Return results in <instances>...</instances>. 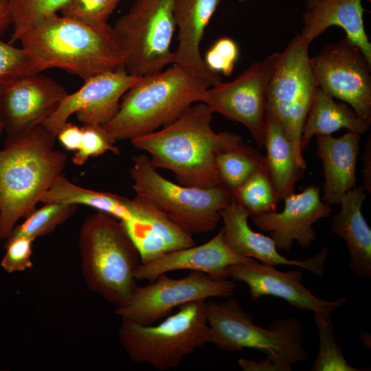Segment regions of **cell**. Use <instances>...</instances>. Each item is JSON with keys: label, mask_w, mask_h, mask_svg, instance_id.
<instances>
[{"label": "cell", "mask_w": 371, "mask_h": 371, "mask_svg": "<svg viewBox=\"0 0 371 371\" xmlns=\"http://www.w3.org/2000/svg\"><path fill=\"white\" fill-rule=\"evenodd\" d=\"M232 196L251 216L276 211L279 202L267 168L253 173Z\"/></svg>", "instance_id": "obj_32"}, {"label": "cell", "mask_w": 371, "mask_h": 371, "mask_svg": "<svg viewBox=\"0 0 371 371\" xmlns=\"http://www.w3.org/2000/svg\"><path fill=\"white\" fill-rule=\"evenodd\" d=\"M3 87V86L0 85V94H1ZM3 130H4L3 125L1 117H0V136H1V135Z\"/></svg>", "instance_id": "obj_42"}, {"label": "cell", "mask_w": 371, "mask_h": 371, "mask_svg": "<svg viewBox=\"0 0 371 371\" xmlns=\"http://www.w3.org/2000/svg\"><path fill=\"white\" fill-rule=\"evenodd\" d=\"M39 74L23 77L3 87L0 117L8 134L41 124L69 93L60 84Z\"/></svg>", "instance_id": "obj_15"}, {"label": "cell", "mask_w": 371, "mask_h": 371, "mask_svg": "<svg viewBox=\"0 0 371 371\" xmlns=\"http://www.w3.org/2000/svg\"><path fill=\"white\" fill-rule=\"evenodd\" d=\"M229 274L234 281L248 286L252 301L263 296H273L284 300L295 308L313 313H331L347 301L346 297L332 301L317 297L302 283L303 276L300 270L281 271L275 266L258 262L254 258L229 267Z\"/></svg>", "instance_id": "obj_14"}, {"label": "cell", "mask_w": 371, "mask_h": 371, "mask_svg": "<svg viewBox=\"0 0 371 371\" xmlns=\"http://www.w3.org/2000/svg\"><path fill=\"white\" fill-rule=\"evenodd\" d=\"M216 166L225 186L234 195L255 172L267 168L265 158L238 136L216 155Z\"/></svg>", "instance_id": "obj_28"}, {"label": "cell", "mask_w": 371, "mask_h": 371, "mask_svg": "<svg viewBox=\"0 0 371 371\" xmlns=\"http://www.w3.org/2000/svg\"><path fill=\"white\" fill-rule=\"evenodd\" d=\"M12 25V18L8 8L0 0V35Z\"/></svg>", "instance_id": "obj_41"}, {"label": "cell", "mask_w": 371, "mask_h": 371, "mask_svg": "<svg viewBox=\"0 0 371 371\" xmlns=\"http://www.w3.org/2000/svg\"><path fill=\"white\" fill-rule=\"evenodd\" d=\"M1 237H0V241H1Z\"/></svg>", "instance_id": "obj_43"}, {"label": "cell", "mask_w": 371, "mask_h": 371, "mask_svg": "<svg viewBox=\"0 0 371 371\" xmlns=\"http://www.w3.org/2000/svg\"><path fill=\"white\" fill-rule=\"evenodd\" d=\"M212 115L205 104L196 102L164 128L131 142L149 154L155 168L171 170L181 185L203 188L221 185L216 155L238 135L215 133Z\"/></svg>", "instance_id": "obj_2"}, {"label": "cell", "mask_w": 371, "mask_h": 371, "mask_svg": "<svg viewBox=\"0 0 371 371\" xmlns=\"http://www.w3.org/2000/svg\"><path fill=\"white\" fill-rule=\"evenodd\" d=\"M205 300L179 306L157 325L122 319L119 339L130 359L159 370L178 368L185 356L210 343Z\"/></svg>", "instance_id": "obj_7"}, {"label": "cell", "mask_w": 371, "mask_h": 371, "mask_svg": "<svg viewBox=\"0 0 371 371\" xmlns=\"http://www.w3.org/2000/svg\"><path fill=\"white\" fill-rule=\"evenodd\" d=\"M37 74L23 47H16L0 38V85Z\"/></svg>", "instance_id": "obj_35"}, {"label": "cell", "mask_w": 371, "mask_h": 371, "mask_svg": "<svg viewBox=\"0 0 371 371\" xmlns=\"http://www.w3.org/2000/svg\"><path fill=\"white\" fill-rule=\"evenodd\" d=\"M236 287L233 280H214L201 271H191L181 278L166 273L149 284L135 289L131 298L115 313L122 319L150 325L170 313L174 308L197 300L233 295Z\"/></svg>", "instance_id": "obj_11"}, {"label": "cell", "mask_w": 371, "mask_h": 371, "mask_svg": "<svg viewBox=\"0 0 371 371\" xmlns=\"http://www.w3.org/2000/svg\"><path fill=\"white\" fill-rule=\"evenodd\" d=\"M280 52L251 63L234 80L210 87L201 102L210 110L244 125L260 149L265 145L267 93Z\"/></svg>", "instance_id": "obj_10"}, {"label": "cell", "mask_w": 371, "mask_h": 371, "mask_svg": "<svg viewBox=\"0 0 371 371\" xmlns=\"http://www.w3.org/2000/svg\"><path fill=\"white\" fill-rule=\"evenodd\" d=\"M310 44L297 34L280 52L269 80L266 111L277 117L284 128L291 103L305 89L317 82L310 64Z\"/></svg>", "instance_id": "obj_20"}, {"label": "cell", "mask_w": 371, "mask_h": 371, "mask_svg": "<svg viewBox=\"0 0 371 371\" xmlns=\"http://www.w3.org/2000/svg\"><path fill=\"white\" fill-rule=\"evenodd\" d=\"M234 252L223 238V228L210 240L200 245L176 250L146 264H140L135 272L137 280L150 282L172 271H201L214 280L229 278V267L249 260Z\"/></svg>", "instance_id": "obj_19"}, {"label": "cell", "mask_w": 371, "mask_h": 371, "mask_svg": "<svg viewBox=\"0 0 371 371\" xmlns=\"http://www.w3.org/2000/svg\"><path fill=\"white\" fill-rule=\"evenodd\" d=\"M122 0H69L61 15L93 27H102Z\"/></svg>", "instance_id": "obj_33"}, {"label": "cell", "mask_w": 371, "mask_h": 371, "mask_svg": "<svg viewBox=\"0 0 371 371\" xmlns=\"http://www.w3.org/2000/svg\"><path fill=\"white\" fill-rule=\"evenodd\" d=\"M1 266L8 273L21 272L32 267V245L34 240L25 236L7 238Z\"/></svg>", "instance_id": "obj_37"}, {"label": "cell", "mask_w": 371, "mask_h": 371, "mask_svg": "<svg viewBox=\"0 0 371 371\" xmlns=\"http://www.w3.org/2000/svg\"><path fill=\"white\" fill-rule=\"evenodd\" d=\"M141 77L128 74L124 67L93 76L68 93L41 124L56 136L74 113L83 124L103 126L115 116L123 95Z\"/></svg>", "instance_id": "obj_13"}, {"label": "cell", "mask_w": 371, "mask_h": 371, "mask_svg": "<svg viewBox=\"0 0 371 371\" xmlns=\"http://www.w3.org/2000/svg\"><path fill=\"white\" fill-rule=\"evenodd\" d=\"M210 343L229 352L252 348L265 352L281 371L309 357L303 347L301 323L295 318L277 319L268 328L254 323L253 315L232 298L223 302L210 301L205 305Z\"/></svg>", "instance_id": "obj_6"}, {"label": "cell", "mask_w": 371, "mask_h": 371, "mask_svg": "<svg viewBox=\"0 0 371 371\" xmlns=\"http://www.w3.org/2000/svg\"><path fill=\"white\" fill-rule=\"evenodd\" d=\"M56 139L67 150L77 151L82 139V128L67 122L56 134Z\"/></svg>", "instance_id": "obj_38"}, {"label": "cell", "mask_w": 371, "mask_h": 371, "mask_svg": "<svg viewBox=\"0 0 371 371\" xmlns=\"http://www.w3.org/2000/svg\"><path fill=\"white\" fill-rule=\"evenodd\" d=\"M360 135L350 131L339 138L315 135L317 155L324 168L322 199L329 205L339 204L344 195L355 188Z\"/></svg>", "instance_id": "obj_23"}, {"label": "cell", "mask_w": 371, "mask_h": 371, "mask_svg": "<svg viewBox=\"0 0 371 371\" xmlns=\"http://www.w3.org/2000/svg\"><path fill=\"white\" fill-rule=\"evenodd\" d=\"M133 161L130 175L136 196L154 204L190 234L216 229L221 210L232 198L225 186L203 188L176 184L161 176L145 154L133 157Z\"/></svg>", "instance_id": "obj_8"}, {"label": "cell", "mask_w": 371, "mask_h": 371, "mask_svg": "<svg viewBox=\"0 0 371 371\" xmlns=\"http://www.w3.org/2000/svg\"><path fill=\"white\" fill-rule=\"evenodd\" d=\"M78 245L89 289L116 308L126 304L137 286L135 275L140 257L121 221L99 211L88 216Z\"/></svg>", "instance_id": "obj_5"}, {"label": "cell", "mask_w": 371, "mask_h": 371, "mask_svg": "<svg viewBox=\"0 0 371 371\" xmlns=\"http://www.w3.org/2000/svg\"><path fill=\"white\" fill-rule=\"evenodd\" d=\"M362 159V177L363 187L368 192H371V140L368 137L364 146Z\"/></svg>", "instance_id": "obj_40"}, {"label": "cell", "mask_w": 371, "mask_h": 371, "mask_svg": "<svg viewBox=\"0 0 371 371\" xmlns=\"http://www.w3.org/2000/svg\"><path fill=\"white\" fill-rule=\"evenodd\" d=\"M75 204L49 202L34 209L20 225H16L8 238L25 236L36 239L53 232L70 218L77 210Z\"/></svg>", "instance_id": "obj_29"}, {"label": "cell", "mask_w": 371, "mask_h": 371, "mask_svg": "<svg viewBox=\"0 0 371 371\" xmlns=\"http://www.w3.org/2000/svg\"><path fill=\"white\" fill-rule=\"evenodd\" d=\"M310 64L318 87L371 124V63L346 37L324 46Z\"/></svg>", "instance_id": "obj_12"}, {"label": "cell", "mask_w": 371, "mask_h": 371, "mask_svg": "<svg viewBox=\"0 0 371 371\" xmlns=\"http://www.w3.org/2000/svg\"><path fill=\"white\" fill-rule=\"evenodd\" d=\"M223 221V238L227 245L238 255L258 260L260 262L276 266L284 265L304 269L317 276L324 274L329 252L322 247L315 256L304 260H291L280 254L274 241L254 231L248 223L249 212L232 196L229 204L220 212Z\"/></svg>", "instance_id": "obj_17"}, {"label": "cell", "mask_w": 371, "mask_h": 371, "mask_svg": "<svg viewBox=\"0 0 371 371\" xmlns=\"http://www.w3.org/2000/svg\"><path fill=\"white\" fill-rule=\"evenodd\" d=\"M175 0H135L117 19L114 34L131 75L144 76L172 64Z\"/></svg>", "instance_id": "obj_9"}, {"label": "cell", "mask_w": 371, "mask_h": 371, "mask_svg": "<svg viewBox=\"0 0 371 371\" xmlns=\"http://www.w3.org/2000/svg\"><path fill=\"white\" fill-rule=\"evenodd\" d=\"M131 201L132 216L121 222L139 253L140 264L195 245L192 234L154 204L136 195Z\"/></svg>", "instance_id": "obj_18"}, {"label": "cell", "mask_w": 371, "mask_h": 371, "mask_svg": "<svg viewBox=\"0 0 371 371\" xmlns=\"http://www.w3.org/2000/svg\"><path fill=\"white\" fill-rule=\"evenodd\" d=\"M220 3L221 0H175L174 8L178 45L173 52L172 64L200 76L212 86L222 79L206 65L199 48Z\"/></svg>", "instance_id": "obj_21"}, {"label": "cell", "mask_w": 371, "mask_h": 371, "mask_svg": "<svg viewBox=\"0 0 371 371\" xmlns=\"http://www.w3.org/2000/svg\"><path fill=\"white\" fill-rule=\"evenodd\" d=\"M238 363L244 371H281V369L269 359L256 361L247 359H239Z\"/></svg>", "instance_id": "obj_39"}, {"label": "cell", "mask_w": 371, "mask_h": 371, "mask_svg": "<svg viewBox=\"0 0 371 371\" xmlns=\"http://www.w3.org/2000/svg\"><path fill=\"white\" fill-rule=\"evenodd\" d=\"M212 85L203 78L173 65L142 76L123 95L118 111L104 128L115 142L155 131L201 102Z\"/></svg>", "instance_id": "obj_4"}, {"label": "cell", "mask_w": 371, "mask_h": 371, "mask_svg": "<svg viewBox=\"0 0 371 371\" xmlns=\"http://www.w3.org/2000/svg\"><path fill=\"white\" fill-rule=\"evenodd\" d=\"M370 126L349 104L335 102L317 87L303 126L300 148L303 152L317 135H331L341 128L362 135L368 131Z\"/></svg>", "instance_id": "obj_26"}, {"label": "cell", "mask_w": 371, "mask_h": 371, "mask_svg": "<svg viewBox=\"0 0 371 371\" xmlns=\"http://www.w3.org/2000/svg\"><path fill=\"white\" fill-rule=\"evenodd\" d=\"M36 73L58 68L84 81L124 67L113 27H93L60 16L45 18L19 40Z\"/></svg>", "instance_id": "obj_3"}, {"label": "cell", "mask_w": 371, "mask_h": 371, "mask_svg": "<svg viewBox=\"0 0 371 371\" xmlns=\"http://www.w3.org/2000/svg\"><path fill=\"white\" fill-rule=\"evenodd\" d=\"M363 1L306 0L302 13L304 25L300 34L311 43L328 28L339 27L371 63V43L363 22Z\"/></svg>", "instance_id": "obj_22"}, {"label": "cell", "mask_w": 371, "mask_h": 371, "mask_svg": "<svg viewBox=\"0 0 371 371\" xmlns=\"http://www.w3.org/2000/svg\"><path fill=\"white\" fill-rule=\"evenodd\" d=\"M266 133L264 148L267 173L278 201L294 192L295 183L306 167L297 159L282 122L265 111Z\"/></svg>", "instance_id": "obj_25"}, {"label": "cell", "mask_w": 371, "mask_h": 371, "mask_svg": "<svg viewBox=\"0 0 371 371\" xmlns=\"http://www.w3.org/2000/svg\"><path fill=\"white\" fill-rule=\"evenodd\" d=\"M239 56V48L232 38H218L207 51L203 59L212 71L225 76L232 75Z\"/></svg>", "instance_id": "obj_36"}, {"label": "cell", "mask_w": 371, "mask_h": 371, "mask_svg": "<svg viewBox=\"0 0 371 371\" xmlns=\"http://www.w3.org/2000/svg\"><path fill=\"white\" fill-rule=\"evenodd\" d=\"M366 192L361 186L346 192L331 225L333 232L344 240L348 249L351 271L361 278L371 277V229L361 211Z\"/></svg>", "instance_id": "obj_24"}, {"label": "cell", "mask_w": 371, "mask_h": 371, "mask_svg": "<svg viewBox=\"0 0 371 371\" xmlns=\"http://www.w3.org/2000/svg\"><path fill=\"white\" fill-rule=\"evenodd\" d=\"M330 312L314 313V320L319 333V346L317 355L311 366L312 371H364L366 369L350 366L333 334Z\"/></svg>", "instance_id": "obj_30"}, {"label": "cell", "mask_w": 371, "mask_h": 371, "mask_svg": "<svg viewBox=\"0 0 371 371\" xmlns=\"http://www.w3.org/2000/svg\"><path fill=\"white\" fill-rule=\"evenodd\" d=\"M284 209L251 216L255 225L270 232L277 249L289 251L293 242L308 247L316 238L313 225L317 221L329 216L332 210L320 196L319 189L311 185L301 192H294L284 199Z\"/></svg>", "instance_id": "obj_16"}, {"label": "cell", "mask_w": 371, "mask_h": 371, "mask_svg": "<svg viewBox=\"0 0 371 371\" xmlns=\"http://www.w3.org/2000/svg\"><path fill=\"white\" fill-rule=\"evenodd\" d=\"M69 0H1L12 18V32L10 43L19 40L32 26L57 13Z\"/></svg>", "instance_id": "obj_31"}, {"label": "cell", "mask_w": 371, "mask_h": 371, "mask_svg": "<svg viewBox=\"0 0 371 371\" xmlns=\"http://www.w3.org/2000/svg\"><path fill=\"white\" fill-rule=\"evenodd\" d=\"M80 148L76 151L72 161L77 166L85 164L91 157L99 156L106 151L119 155L116 142L101 125L84 124Z\"/></svg>", "instance_id": "obj_34"}, {"label": "cell", "mask_w": 371, "mask_h": 371, "mask_svg": "<svg viewBox=\"0 0 371 371\" xmlns=\"http://www.w3.org/2000/svg\"><path fill=\"white\" fill-rule=\"evenodd\" d=\"M42 124L8 134L0 149V237L6 239L62 175L66 155Z\"/></svg>", "instance_id": "obj_1"}, {"label": "cell", "mask_w": 371, "mask_h": 371, "mask_svg": "<svg viewBox=\"0 0 371 371\" xmlns=\"http://www.w3.org/2000/svg\"><path fill=\"white\" fill-rule=\"evenodd\" d=\"M39 202L85 205L120 221H125L132 216L131 199L112 193L84 188L73 183L63 175L41 195Z\"/></svg>", "instance_id": "obj_27"}]
</instances>
